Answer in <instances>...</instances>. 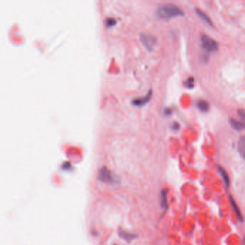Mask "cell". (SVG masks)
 <instances>
[{
    "mask_svg": "<svg viewBox=\"0 0 245 245\" xmlns=\"http://www.w3.org/2000/svg\"><path fill=\"white\" fill-rule=\"evenodd\" d=\"M156 14L161 19L168 20L175 17L183 15V11L174 4H165L158 7Z\"/></svg>",
    "mask_w": 245,
    "mask_h": 245,
    "instance_id": "cell-1",
    "label": "cell"
},
{
    "mask_svg": "<svg viewBox=\"0 0 245 245\" xmlns=\"http://www.w3.org/2000/svg\"><path fill=\"white\" fill-rule=\"evenodd\" d=\"M99 179L103 183H106L115 184L119 183V179L117 178V176L106 167H102L99 170Z\"/></svg>",
    "mask_w": 245,
    "mask_h": 245,
    "instance_id": "cell-2",
    "label": "cell"
},
{
    "mask_svg": "<svg viewBox=\"0 0 245 245\" xmlns=\"http://www.w3.org/2000/svg\"><path fill=\"white\" fill-rule=\"evenodd\" d=\"M201 40L203 47L206 50V51L212 52V51H217V49H218V43H217L216 40H213L212 38L207 35H203Z\"/></svg>",
    "mask_w": 245,
    "mask_h": 245,
    "instance_id": "cell-3",
    "label": "cell"
},
{
    "mask_svg": "<svg viewBox=\"0 0 245 245\" xmlns=\"http://www.w3.org/2000/svg\"><path fill=\"white\" fill-rule=\"evenodd\" d=\"M141 41L148 50H151L156 43V39L154 36L149 34H141Z\"/></svg>",
    "mask_w": 245,
    "mask_h": 245,
    "instance_id": "cell-4",
    "label": "cell"
},
{
    "mask_svg": "<svg viewBox=\"0 0 245 245\" xmlns=\"http://www.w3.org/2000/svg\"><path fill=\"white\" fill-rule=\"evenodd\" d=\"M118 234L119 235V237L124 239V240L127 241V242H131V241L133 240L137 237V235L135 234L127 231L124 229H121V228L118 229Z\"/></svg>",
    "mask_w": 245,
    "mask_h": 245,
    "instance_id": "cell-5",
    "label": "cell"
},
{
    "mask_svg": "<svg viewBox=\"0 0 245 245\" xmlns=\"http://www.w3.org/2000/svg\"><path fill=\"white\" fill-rule=\"evenodd\" d=\"M151 95H152V92L149 91V93L145 96L142 97V98H137L134 99L133 101H132V104L135 106H141V105H143L150 100Z\"/></svg>",
    "mask_w": 245,
    "mask_h": 245,
    "instance_id": "cell-6",
    "label": "cell"
},
{
    "mask_svg": "<svg viewBox=\"0 0 245 245\" xmlns=\"http://www.w3.org/2000/svg\"><path fill=\"white\" fill-rule=\"evenodd\" d=\"M160 205L162 208L166 209L167 208V191L166 189H163L160 194Z\"/></svg>",
    "mask_w": 245,
    "mask_h": 245,
    "instance_id": "cell-7",
    "label": "cell"
},
{
    "mask_svg": "<svg viewBox=\"0 0 245 245\" xmlns=\"http://www.w3.org/2000/svg\"><path fill=\"white\" fill-rule=\"evenodd\" d=\"M229 198H230V203H231L232 208H233V209L234 210L236 214H237V217H238L239 220L240 221V222H243V216H242V213H241V212H240V210L239 209L238 206H237V204H236L235 201L234 200V198H232L231 196H229Z\"/></svg>",
    "mask_w": 245,
    "mask_h": 245,
    "instance_id": "cell-8",
    "label": "cell"
},
{
    "mask_svg": "<svg viewBox=\"0 0 245 245\" xmlns=\"http://www.w3.org/2000/svg\"><path fill=\"white\" fill-rule=\"evenodd\" d=\"M230 123L232 127L237 130H242L244 128V123L243 121H238L235 119H230Z\"/></svg>",
    "mask_w": 245,
    "mask_h": 245,
    "instance_id": "cell-9",
    "label": "cell"
},
{
    "mask_svg": "<svg viewBox=\"0 0 245 245\" xmlns=\"http://www.w3.org/2000/svg\"><path fill=\"white\" fill-rule=\"evenodd\" d=\"M196 13L198 14V15L199 16L202 20H204V21L206 22V23L209 24V25H211V19H210L209 17L208 16V14L206 13H205L204 11H202L201 10H200V9H198V8H196Z\"/></svg>",
    "mask_w": 245,
    "mask_h": 245,
    "instance_id": "cell-10",
    "label": "cell"
},
{
    "mask_svg": "<svg viewBox=\"0 0 245 245\" xmlns=\"http://www.w3.org/2000/svg\"><path fill=\"white\" fill-rule=\"evenodd\" d=\"M219 172H220L221 175H222L223 180H224L226 186L229 187V183H230V180H229V176H228V173H226V170L222 167H219Z\"/></svg>",
    "mask_w": 245,
    "mask_h": 245,
    "instance_id": "cell-11",
    "label": "cell"
},
{
    "mask_svg": "<svg viewBox=\"0 0 245 245\" xmlns=\"http://www.w3.org/2000/svg\"><path fill=\"white\" fill-rule=\"evenodd\" d=\"M197 106L201 111L207 112L209 109V104L205 100H199L197 103Z\"/></svg>",
    "mask_w": 245,
    "mask_h": 245,
    "instance_id": "cell-12",
    "label": "cell"
},
{
    "mask_svg": "<svg viewBox=\"0 0 245 245\" xmlns=\"http://www.w3.org/2000/svg\"><path fill=\"white\" fill-rule=\"evenodd\" d=\"M239 151L242 158H244L245 153V140L244 137L241 138L239 142Z\"/></svg>",
    "mask_w": 245,
    "mask_h": 245,
    "instance_id": "cell-13",
    "label": "cell"
},
{
    "mask_svg": "<svg viewBox=\"0 0 245 245\" xmlns=\"http://www.w3.org/2000/svg\"><path fill=\"white\" fill-rule=\"evenodd\" d=\"M106 25L107 27H112L114 25H115L116 23V20L115 18H107L106 20Z\"/></svg>",
    "mask_w": 245,
    "mask_h": 245,
    "instance_id": "cell-14",
    "label": "cell"
},
{
    "mask_svg": "<svg viewBox=\"0 0 245 245\" xmlns=\"http://www.w3.org/2000/svg\"><path fill=\"white\" fill-rule=\"evenodd\" d=\"M193 82H194V78H189L186 80V86L187 87H193Z\"/></svg>",
    "mask_w": 245,
    "mask_h": 245,
    "instance_id": "cell-15",
    "label": "cell"
},
{
    "mask_svg": "<svg viewBox=\"0 0 245 245\" xmlns=\"http://www.w3.org/2000/svg\"><path fill=\"white\" fill-rule=\"evenodd\" d=\"M239 115H240V117L244 118V109H239Z\"/></svg>",
    "mask_w": 245,
    "mask_h": 245,
    "instance_id": "cell-16",
    "label": "cell"
}]
</instances>
